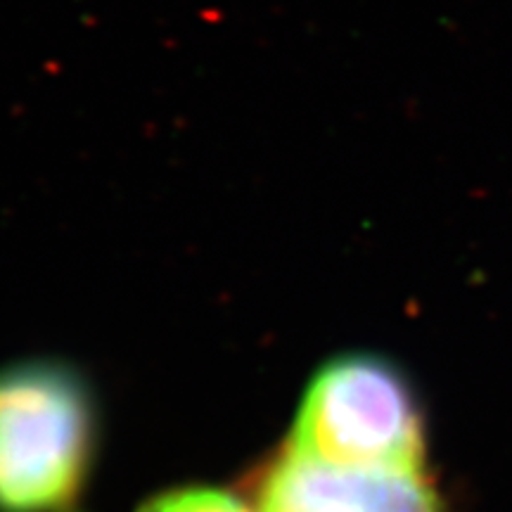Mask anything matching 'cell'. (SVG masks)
Listing matches in <instances>:
<instances>
[{"label": "cell", "instance_id": "obj_1", "mask_svg": "<svg viewBox=\"0 0 512 512\" xmlns=\"http://www.w3.org/2000/svg\"><path fill=\"white\" fill-rule=\"evenodd\" d=\"M91 384L60 361L0 368V512H69L91 475Z\"/></svg>", "mask_w": 512, "mask_h": 512}, {"label": "cell", "instance_id": "obj_2", "mask_svg": "<svg viewBox=\"0 0 512 512\" xmlns=\"http://www.w3.org/2000/svg\"><path fill=\"white\" fill-rule=\"evenodd\" d=\"M285 448L347 470L420 472L425 430L411 382L375 354H342L306 387Z\"/></svg>", "mask_w": 512, "mask_h": 512}, {"label": "cell", "instance_id": "obj_3", "mask_svg": "<svg viewBox=\"0 0 512 512\" xmlns=\"http://www.w3.org/2000/svg\"><path fill=\"white\" fill-rule=\"evenodd\" d=\"M252 505L256 512H441L422 470H347L285 446L252 477Z\"/></svg>", "mask_w": 512, "mask_h": 512}, {"label": "cell", "instance_id": "obj_4", "mask_svg": "<svg viewBox=\"0 0 512 512\" xmlns=\"http://www.w3.org/2000/svg\"><path fill=\"white\" fill-rule=\"evenodd\" d=\"M138 512H256L252 503L211 486H185L150 498Z\"/></svg>", "mask_w": 512, "mask_h": 512}]
</instances>
